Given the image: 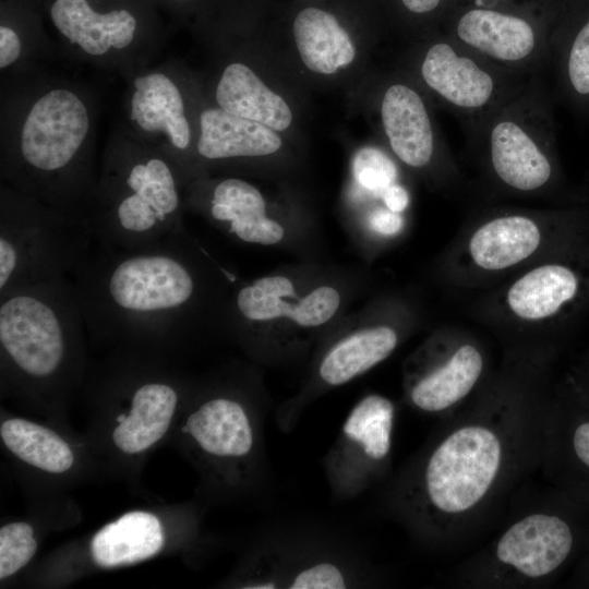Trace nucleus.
I'll return each instance as SVG.
<instances>
[{"mask_svg":"<svg viewBox=\"0 0 589 589\" xmlns=\"http://www.w3.org/2000/svg\"><path fill=\"white\" fill-rule=\"evenodd\" d=\"M40 543L39 530L31 519H16L0 528V581L16 576L32 562Z\"/></svg>","mask_w":589,"mask_h":589,"instance_id":"31","label":"nucleus"},{"mask_svg":"<svg viewBox=\"0 0 589 589\" xmlns=\"http://www.w3.org/2000/svg\"><path fill=\"white\" fill-rule=\"evenodd\" d=\"M380 116L393 153L407 166L423 169L446 157L426 99L418 88L407 82L390 83L381 98Z\"/></svg>","mask_w":589,"mask_h":589,"instance_id":"18","label":"nucleus"},{"mask_svg":"<svg viewBox=\"0 0 589 589\" xmlns=\"http://www.w3.org/2000/svg\"><path fill=\"white\" fill-rule=\"evenodd\" d=\"M0 441L15 467L48 489L103 471L86 437L71 435L57 425L2 411Z\"/></svg>","mask_w":589,"mask_h":589,"instance_id":"15","label":"nucleus"},{"mask_svg":"<svg viewBox=\"0 0 589 589\" xmlns=\"http://www.w3.org/2000/svg\"><path fill=\"white\" fill-rule=\"evenodd\" d=\"M203 268L184 230L135 249H91L71 274L89 342L178 362L203 322Z\"/></svg>","mask_w":589,"mask_h":589,"instance_id":"2","label":"nucleus"},{"mask_svg":"<svg viewBox=\"0 0 589 589\" xmlns=\"http://www.w3.org/2000/svg\"><path fill=\"white\" fill-rule=\"evenodd\" d=\"M292 296L294 288L289 278L262 277L237 292L235 308L238 316L248 322H264L280 317L293 320L299 301L292 304L288 300Z\"/></svg>","mask_w":589,"mask_h":589,"instance_id":"30","label":"nucleus"},{"mask_svg":"<svg viewBox=\"0 0 589 589\" xmlns=\"http://www.w3.org/2000/svg\"><path fill=\"white\" fill-rule=\"evenodd\" d=\"M175 1H185V0H175Z\"/></svg>","mask_w":589,"mask_h":589,"instance_id":"40","label":"nucleus"},{"mask_svg":"<svg viewBox=\"0 0 589 589\" xmlns=\"http://www.w3.org/2000/svg\"><path fill=\"white\" fill-rule=\"evenodd\" d=\"M589 542V507L552 486L520 508L482 550L466 560L455 584L534 588L572 570Z\"/></svg>","mask_w":589,"mask_h":589,"instance_id":"7","label":"nucleus"},{"mask_svg":"<svg viewBox=\"0 0 589 589\" xmlns=\"http://www.w3.org/2000/svg\"><path fill=\"white\" fill-rule=\"evenodd\" d=\"M371 228L381 235H396L402 227V218L399 213L386 209H377L370 217Z\"/></svg>","mask_w":589,"mask_h":589,"instance_id":"35","label":"nucleus"},{"mask_svg":"<svg viewBox=\"0 0 589 589\" xmlns=\"http://www.w3.org/2000/svg\"><path fill=\"white\" fill-rule=\"evenodd\" d=\"M293 36L303 63L313 72L332 74L354 59L349 35L337 19L324 10H301L293 21Z\"/></svg>","mask_w":589,"mask_h":589,"instance_id":"29","label":"nucleus"},{"mask_svg":"<svg viewBox=\"0 0 589 589\" xmlns=\"http://www.w3.org/2000/svg\"><path fill=\"white\" fill-rule=\"evenodd\" d=\"M215 98L218 107L225 111L275 131H285L292 121L287 103L241 62L230 63L224 69Z\"/></svg>","mask_w":589,"mask_h":589,"instance_id":"26","label":"nucleus"},{"mask_svg":"<svg viewBox=\"0 0 589 589\" xmlns=\"http://www.w3.org/2000/svg\"><path fill=\"white\" fill-rule=\"evenodd\" d=\"M550 39L556 94L589 115V0H567Z\"/></svg>","mask_w":589,"mask_h":589,"instance_id":"20","label":"nucleus"},{"mask_svg":"<svg viewBox=\"0 0 589 589\" xmlns=\"http://www.w3.org/2000/svg\"><path fill=\"white\" fill-rule=\"evenodd\" d=\"M352 168L356 180L374 193H383L397 178L394 161L376 147L359 149L354 155Z\"/></svg>","mask_w":589,"mask_h":589,"instance_id":"32","label":"nucleus"},{"mask_svg":"<svg viewBox=\"0 0 589 589\" xmlns=\"http://www.w3.org/2000/svg\"><path fill=\"white\" fill-rule=\"evenodd\" d=\"M540 240V229L532 218L504 215L490 219L473 233L469 251L478 266L497 271L530 256Z\"/></svg>","mask_w":589,"mask_h":589,"instance_id":"28","label":"nucleus"},{"mask_svg":"<svg viewBox=\"0 0 589 589\" xmlns=\"http://www.w3.org/2000/svg\"><path fill=\"white\" fill-rule=\"evenodd\" d=\"M417 73L432 98L460 122L462 131L502 106L530 79L496 68L448 36L433 38L422 47Z\"/></svg>","mask_w":589,"mask_h":589,"instance_id":"11","label":"nucleus"},{"mask_svg":"<svg viewBox=\"0 0 589 589\" xmlns=\"http://www.w3.org/2000/svg\"><path fill=\"white\" fill-rule=\"evenodd\" d=\"M382 197L386 207L395 213L402 212L409 204V194L407 190L396 183L389 185L382 193Z\"/></svg>","mask_w":589,"mask_h":589,"instance_id":"36","label":"nucleus"},{"mask_svg":"<svg viewBox=\"0 0 589 589\" xmlns=\"http://www.w3.org/2000/svg\"><path fill=\"white\" fill-rule=\"evenodd\" d=\"M169 441L194 466L209 492L240 493L257 473L259 417L233 389L199 392L192 386Z\"/></svg>","mask_w":589,"mask_h":589,"instance_id":"8","label":"nucleus"},{"mask_svg":"<svg viewBox=\"0 0 589 589\" xmlns=\"http://www.w3.org/2000/svg\"><path fill=\"white\" fill-rule=\"evenodd\" d=\"M552 28L519 13L474 7L452 21L446 36L498 69L531 77L550 67Z\"/></svg>","mask_w":589,"mask_h":589,"instance_id":"14","label":"nucleus"},{"mask_svg":"<svg viewBox=\"0 0 589 589\" xmlns=\"http://www.w3.org/2000/svg\"><path fill=\"white\" fill-rule=\"evenodd\" d=\"M395 419L394 402L380 394L365 395L351 408L323 460L336 497H356L388 472Z\"/></svg>","mask_w":589,"mask_h":589,"instance_id":"13","label":"nucleus"},{"mask_svg":"<svg viewBox=\"0 0 589 589\" xmlns=\"http://www.w3.org/2000/svg\"><path fill=\"white\" fill-rule=\"evenodd\" d=\"M269 546L278 588L344 589L359 581L358 566L337 552L304 549L293 553L276 542Z\"/></svg>","mask_w":589,"mask_h":589,"instance_id":"25","label":"nucleus"},{"mask_svg":"<svg viewBox=\"0 0 589 589\" xmlns=\"http://www.w3.org/2000/svg\"><path fill=\"white\" fill-rule=\"evenodd\" d=\"M92 130V107L82 92L65 83L40 88L2 142L1 183L88 228L98 178Z\"/></svg>","mask_w":589,"mask_h":589,"instance_id":"5","label":"nucleus"},{"mask_svg":"<svg viewBox=\"0 0 589 589\" xmlns=\"http://www.w3.org/2000/svg\"><path fill=\"white\" fill-rule=\"evenodd\" d=\"M578 266L553 263L539 266L521 276L508 290L510 310L525 320L556 315L576 302L587 287L588 274Z\"/></svg>","mask_w":589,"mask_h":589,"instance_id":"23","label":"nucleus"},{"mask_svg":"<svg viewBox=\"0 0 589 589\" xmlns=\"http://www.w3.org/2000/svg\"><path fill=\"white\" fill-rule=\"evenodd\" d=\"M196 513L190 508L177 512L141 508L128 510L92 533L83 545L65 551L62 561H69L71 572L83 569H112L146 562L197 533Z\"/></svg>","mask_w":589,"mask_h":589,"instance_id":"12","label":"nucleus"},{"mask_svg":"<svg viewBox=\"0 0 589 589\" xmlns=\"http://www.w3.org/2000/svg\"><path fill=\"white\" fill-rule=\"evenodd\" d=\"M569 388L589 404V364L582 366L577 375L574 376Z\"/></svg>","mask_w":589,"mask_h":589,"instance_id":"38","label":"nucleus"},{"mask_svg":"<svg viewBox=\"0 0 589 589\" xmlns=\"http://www.w3.org/2000/svg\"><path fill=\"white\" fill-rule=\"evenodd\" d=\"M539 470L589 507V404L570 388L549 400Z\"/></svg>","mask_w":589,"mask_h":589,"instance_id":"16","label":"nucleus"},{"mask_svg":"<svg viewBox=\"0 0 589 589\" xmlns=\"http://www.w3.org/2000/svg\"><path fill=\"white\" fill-rule=\"evenodd\" d=\"M23 43L16 31L8 25L0 26V68L5 70L22 57Z\"/></svg>","mask_w":589,"mask_h":589,"instance_id":"34","label":"nucleus"},{"mask_svg":"<svg viewBox=\"0 0 589 589\" xmlns=\"http://www.w3.org/2000/svg\"><path fill=\"white\" fill-rule=\"evenodd\" d=\"M182 171L160 147L137 137L108 145L88 219L100 248L135 249L183 231Z\"/></svg>","mask_w":589,"mask_h":589,"instance_id":"6","label":"nucleus"},{"mask_svg":"<svg viewBox=\"0 0 589 589\" xmlns=\"http://www.w3.org/2000/svg\"><path fill=\"white\" fill-rule=\"evenodd\" d=\"M549 400L505 387L445 418L388 486L394 518L428 550L476 538L539 470Z\"/></svg>","mask_w":589,"mask_h":589,"instance_id":"1","label":"nucleus"},{"mask_svg":"<svg viewBox=\"0 0 589 589\" xmlns=\"http://www.w3.org/2000/svg\"><path fill=\"white\" fill-rule=\"evenodd\" d=\"M192 386L178 362L147 352L110 350L91 362L81 389L92 417L85 437L101 470L134 481L169 441Z\"/></svg>","mask_w":589,"mask_h":589,"instance_id":"4","label":"nucleus"},{"mask_svg":"<svg viewBox=\"0 0 589 589\" xmlns=\"http://www.w3.org/2000/svg\"><path fill=\"white\" fill-rule=\"evenodd\" d=\"M568 585L574 588H589V542L569 574Z\"/></svg>","mask_w":589,"mask_h":589,"instance_id":"37","label":"nucleus"},{"mask_svg":"<svg viewBox=\"0 0 589 589\" xmlns=\"http://www.w3.org/2000/svg\"><path fill=\"white\" fill-rule=\"evenodd\" d=\"M339 303L340 296L335 288L317 287L298 302L293 321L303 327L323 325L335 315Z\"/></svg>","mask_w":589,"mask_h":589,"instance_id":"33","label":"nucleus"},{"mask_svg":"<svg viewBox=\"0 0 589 589\" xmlns=\"http://www.w3.org/2000/svg\"><path fill=\"white\" fill-rule=\"evenodd\" d=\"M70 277L0 293L1 396L51 418L63 416L91 364L85 317Z\"/></svg>","mask_w":589,"mask_h":589,"instance_id":"3","label":"nucleus"},{"mask_svg":"<svg viewBox=\"0 0 589 589\" xmlns=\"http://www.w3.org/2000/svg\"><path fill=\"white\" fill-rule=\"evenodd\" d=\"M208 214L244 242L267 245L284 238L280 224L266 217V203L261 192L239 178L223 179L212 188Z\"/></svg>","mask_w":589,"mask_h":589,"instance_id":"22","label":"nucleus"},{"mask_svg":"<svg viewBox=\"0 0 589 589\" xmlns=\"http://www.w3.org/2000/svg\"><path fill=\"white\" fill-rule=\"evenodd\" d=\"M444 0H401L402 5L411 13L428 14L436 11Z\"/></svg>","mask_w":589,"mask_h":589,"instance_id":"39","label":"nucleus"},{"mask_svg":"<svg viewBox=\"0 0 589 589\" xmlns=\"http://www.w3.org/2000/svg\"><path fill=\"white\" fill-rule=\"evenodd\" d=\"M93 242L88 228L1 183L0 293L71 276Z\"/></svg>","mask_w":589,"mask_h":589,"instance_id":"10","label":"nucleus"},{"mask_svg":"<svg viewBox=\"0 0 589 589\" xmlns=\"http://www.w3.org/2000/svg\"><path fill=\"white\" fill-rule=\"evenodd\" d=\"M464 134L503 188L534 193L558 182L552 99L541 75L530 77L507 101L464 130Z\"/></svg>","mask_w":589,"mask_h":589,"instance_id":"9","label":"nucleus"},{"mask_svg":"<svg viewBox=\"0 0 589 589\" xmlns=\"http://www.w3.org/2000/svg\"><path fill=\"white\" fill-rule=\"evenodd\" d=\"M128 113L135 133L144 136L141 141L160 147L179 166L180 155L191 146L192 132L182 92L171 75L161 70L136 75Z\"/></svg>","mask_w":589,"mask_h":589,"instance_id":"17","label":"nucleus"},{"mask_svg":"<svg viewBox=\"0 0 589 589\" xmlns=\"http://www.w3.org/2000/svg\"><path fill=\"white\" fill-rule=\"evenodd\" d=\"M49 15L58 33L85 57H118L136 39L137 20L127 9L100 12L88 0H55Z\"/></svg>","mask_w":589,"mask_h":589,"instance_id":"19","label":"nucleus"},{"mask_svg":"<svg viewBox=\"0 0 589 589\" xmlns=\"http://www.w3.org/2000/svg\"><path fill=\"white\" fill-rule=\"evenodd\" d=\"M484 365L480 349L462 344L412 376L407 400L413 409L426 414L450 413L473 392Z\"/></svg>","mask_w":589,"mask_h":589,"instance_id":"21","label":"nucleus"},{"mask_svg":"<svg viewBox=\"0 0 589 589\" xmlns=\"http://www.w3.org/2000/svg\"><path fill=\"white\" fill-rule=\"evenodd\" d=\"M283 144L276 131L253 120L241 118L219 107L200 115L196 153L207 160L265 156Z\"/></svg>","mask_w":589,"mask_h":589,"instance_id":"24","label":"nucleus"},{"mask_svg":"<svg viewBox=\"0 0 589 589\" xmlns=\"http://www.w3.org/2000/svg\"><path fill=\"white\" fill-rule=\"evenodd\" d=\"M398 344L397 333L380 325L358 330L332 346L317 366L318 384L344 385L385 360Z\"/></svg>","mask_w":589,"mask_h":589,"instance_id":"27","label":"nucleus"}]
</instances>
